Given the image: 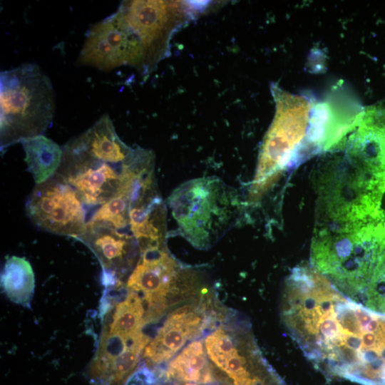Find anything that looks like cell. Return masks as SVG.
<instances>
[{
    "label": "cell",
    "mask_w": 385,
    "mask_h": 385,
    "mask_svg": "<svg viewBox=\"0 0 385 385\" xmlns=\"http://www.w3.org/2000/svg\"><path fill=\"white\" fill-rule=\"evenodd\" d=\"M28 170L36 185H39L57 173L63 156V148L43 135L21 141Z\"/></svg>",
    "instance_id": "cell-12"
},
{
    "label": "cell",
    "mask_w": 385,
    "mask_h": 385,
    "mask_svg": "<svg viewBox=\"0 0 385 385\" xmlns=\"http://www.w3.org/2000/svg\"><path fill=\"white\" fill-rule=\"evenodd\" d=\"M26 212L35 225L48 232L78 239L86 231L85 205L58 173L36 185L26 201Z\"/></svg>",
    "instance_id": "cell-6"
},
{
    "label": "cell",
    "mask_w": 385,
    "mask_h": 385,
    "mask_svg": "<svg viewBox=\"0 0 385 385\" xmlns=\"http://www.w3.org/2000/svg\"><path fill=\"white\" fill-rule=\"evenodd\" d=\"M129 229L140 253L164 247L165 208L160 197L130 210Z\"/></svg>",
    "instance_id": "cell-11"
},
{
    "label": "cell",
    "mask_w": 385,
    "mask_h": 385,
    "mask_svg": "<svg viewBox=\"0 0 385 385\" xmlns=\"http://www.w3.org/2000/svg\"><path fill=\"white\" fill-rule=\"evenodd\" d=\"M140 254L127 281L128 289L142 296L164 299L173 294L182 274L175 260L164 247L150 249Z\"/></svg>",
    "instance_id": "cell-10"
},
{
    "label": "cell",
    "mask_w": 385,
    "mask_h": 385,
    "mask_svg": "<svg viewBox=\"0 0 385 385\" xmlns=\"http://www.w3.org/2000/svg\"><path fill=\"white\" fill-rule=\"evenodd\" d=\"M55 95L49 77L26 63L0 74L1 151L21 140L43 135L55 114Z\"/></svg>",
    "instance_id": "cell-2"
},
{
    "label": "cell",
    "mask_w": 385,
    "mask_h": 385,
    "mask_svg": "<svg viewBox=\"0 0 385 385\" xmlns=\"http://www.w3.org/2000/svg\"><path fill=\"white\" fill-rule=\"evenodd\" d=\"M275 115L262 144L252 199L260 197L286 168L310 155L307 136L314 100L307 95H293L272 83Z\"/></svg>",
    "instance_id": "cell-3"
},
{
    "label": "cell",
    "mask_w": 385,
    "mask_h": 385,
    "mask_svg": "<svg viewBox=\"0 0 385 385\" xmlns=\"http://www.w3.org/2000/svg\"><path fill=\"white\" fill-rule=\"evenodd\" d=\"M189 339L193 337L188 327L169 314L157 335L145 348L143 356L145 364L154 369L173 357Z\"/></svg>",
    "instance_id": "cell-14"
},
{
    "label": "cell",
    "mask_w": 385,
    "mask_h": 385,
    "mask_svg": "<svg viewBox=\"0 0 385 385\" xmlns=\"http://www.w3.org/2000/svg\"><path fill=\"white\" fill-rule=\"evenodd\" d=\"M193 9L190 1L134 0L123 1L113 13L140 43L145 74L168 56L173 36L191 19Z\"/></svg>",
    "instance_id": "cell-5"
},
{
    "label": "cell",
    "mask_w": 385,
    "mask_h": 385,
    "mask_svg": "<svg viewBox=\"0 0 385 385\" xmlns=\"http://www.w3.org/2000/svg\"><path fill=\"white\" fill-rule=\"evenodd\" d=\"M130 202L123 195L116 193L107 202L94 211L87 224L102 225L130 231L129 212Z\"/></svg>",
    "instance_id": "cell-17"
},
{
    "label": "cell",
    "mask_w": 385,
    "mask_h": 385,
    "mask_svg": "<svg viewBox=\"0 0 385 385\" xmlns=\"http://www.w3.org/2000/svg\"><path fill=\"white\" fill-rule=\"evenodd\" d=\"M123 165L93 158L69 140L63 148L57 173L75 189L85 207H100L117 192Z\"/></svg>",
    "instance_id": "cell-8"
},
{
    "label": "cell",
    "mask_w": 385,
    "mask_h": 385,
    "mask_svg": "<svg viewBox=\"0 0 385 385\" xmlns=\"http://www.w3.org/2000/svg\"><path fill=\"white\" fill-rule=\"evenodd\" d=\"M76 63L103 71L131 66L144 73V52L133 32L113 14L90 27Z\"/></svg>",
    "instance_id": "cell-7"
},
{
    "label": "cell",
    "mask_w": 385,
    "mask_h": 385,
    "mask_svg": "<svg viewBox=\"0 0 385 385\" xmlns=\"http://www.w3.org/2000/svg\"><path fill=\"white\" fill-rule=\"evenodd\" d=\"M170 379L197 384L213 382L214 375L205 354L201 341L190 343L170 361L165 372L164 381Z\"/></svg>",
    "instance_id": "cell-13"
},
{
    "label": "cell",
    "mask_w": 385,
    "mask_h": 385,
    "mask_svg": "<svg viewBox=\"0 0 385 385\" xmlns=\"http://www.w3.org/2000/svg\"><path fill=\"white\" fill-rule=\"evenodd\" d=\"M78 240L87 245L98 258L103 269L102 282L106 289L122 287L121 278L134 264L138 247L131 232L102 225L87 224L86 231Z\"/></svg>",
    "instance_id": "cell-9"
},
{
    "label": "cell",
    "mask_w": 385,
    "mask_h": 385,
    "mask_svg": "<svg viewBox=\"0 0 385 385\" xmlns=\"http://www.w3.org/2000/svg\"><path fill=\"white\" fill-rule=\"evenodd\" d=\"M168 203L180 233L200 249L211 247L233 227L239 209L232 188L215 177L184 183Z\"/></svg>",
    "instance_id": "cell-4"
},
{
    "label": "cell",
    "mask_w": 385,
    "mask_h": 385,
    "mask_svg": "<svg viewBox=\"0 0 385 385\" xmlns=\"http://www.w3.org/2000/svg\"><path fill=\"white\" fill-rule=\"evenodd\" d=\"M114 305L108 323L103 324L109 332L130 336L145 326L143 300L136 292L128 289L123 300Z\"/></svg>",
    "instance_id": "cell-16"
},
{
    "label": "cell",
    "mask_w": 385,
    "mask_h": 385,
    "mask_svg": "<svg viewBox=\"0 0 385 385\" xmlns=\"http://www.w3.org/2000/svg\"><path fill=\"white\" fill-rule=\"evenodd\" d=\"M1 284L8 297L14 303L31 307L35 278L30 262L24 257L7 258L1 274Z\"/></svg>",
    "instance_id": "cell-15"
},
{
    "label": "cell",
    "mask_w": 385,
    "mask_h": 385,
    "mask_svg": "<svg viewBox=\"0 0 385 385\" xmlns=\"http://www.w3.org/2000/svg\"><path fill=\"white\" fill-rule=\"evenodd\" d=\"M385 264V212L322 231L311 266L351 302L370 309L376 278Z\"/></svg>",
    "instance_id": "cell-1"
},
{
    "label": "cell",
    "mask_w": 385,
    "mask_h": 385,
    "mask_svg": "<svg viewBox=\"0 0 385 385\" xmlns=\"http://www.w3.org/2000/svg\"><path fill=\"white\" fill-rule=\"evenodd\" d=\"M255 385H264V383L262 380L261 379L259 381H257Z\"/></svg>",
    "instance_id": "cell-18"
}]
</instances>
